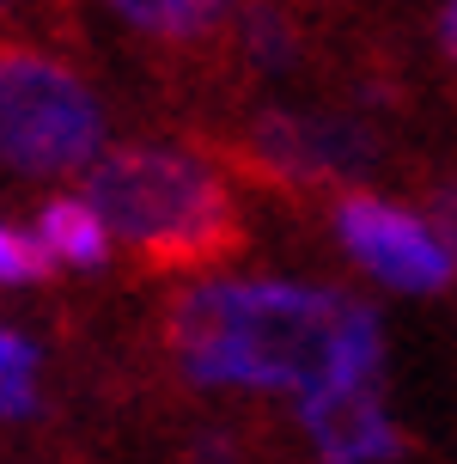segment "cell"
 <instances>
[{"instance_id":"52a82bcc","label":"cell","mask_w":457,"mask_h":464,"mask_svg":"<svg viewBox=\"0 0 457 464\" xmlns=\"http://www.w3.org/2000/svg\"><path fill=\"white\" fill-rule=\"evenodd\" d=\"M31 232H37V245H43V256L55 263V269H73V276H91V269H104L110 263V227H104V214L91 208L86 196H49L43 208H37V220H31Z\"/></svg>"},{"instance_id":"7a4b0ae2","label":"cell","mask_w":457,"mask_h":464,"mask_svg":"<svg viewBox=\"0 0 457 464\" xmlns=\"http://www.w3.org/2000/svg\"><path fill=\"white\" fill-rule=\"evenodd\" d=\"M86 196L104 214L110 238L165 269H207L238 245V202L220 165L165 147V140H129L110 147L86 171Z\"/></svg>"},{"instance_id":"3957f363","label":"cell","mask_w":457,"mask_h":464,"mask_svg":"<svg viewBox=\"0 0 457 464\" xmlns=\"http://www.w3.org/2000/svg\"><path fill=\"white\" fill-rule=\"evenodd\" d=\"M104 104L86 73L43 49L0 44V171L13 178H86L110 147Z\"/></svg>"},{"instance_id":"9a60e30c","label":"cell","mask_w":457,"mask_h":464,"mask_svg":"<svg viewBox=\"0 0 457 464\" xmlns=\"http://www.w3.org/2000/svg\"><path fill=\"white\" fill-rule=\"evenodd\" d=\"M24 0H0V19H13V13H19Z\"/></svg>"},{"instance_id":"9c48e42d","label":"cell","mask_w":457,"mask_h":464,"mask_svg":"<svg viewBox=\"0 0 457 464\" xmlns=\"http://www.w3.org/2000/svg\"><path fill=\"white\" fill-rule=\"evenodd\" d=\"M238 49L256 73H287L299 62V31L274 0H251L238 6Z\"/></svg>"},{"instance_id":"5b68a950","label":"cell","mask_w":457,"mask_h":464,"mask_svg":"<svg viewBox=\"0 0 457 464\" xmlns=\"http://www.w3.org/2000/svg\"><path fill=\"white\" fill-rule=\"evenodd\" d=\"M244 153L281 184H342L378 160V140L360 116L262 111L244 129Z\"/></svg>"},{"instance_id":"30bf717a","label":"cell","mask_w":457,"mask_h":464,"mask_svg":"<svg viewBox=\"0 0 457 464\" xmlns=\"http://www.w3.org/2000/svg\"><path fill=\"white\" fill-rule=\"evenodd\" d=\"M37 416V343L0 324V421Z\"/></svg>"},{"instance_id":"8992f818","label":"cell","mask_w":457,"mask_h":464,"mask_svg":"<svg viewBox=\"0 0 457 464\" xmlns=\"http://www.w3.org/2000/svg\"><path fill=\"white\" fill-rule=\"evenodd\" d=\"M311 459L318 464H403L409 459V434L390 416L385 385L378 392H348V397H318L293 410Z\"/></svg>"},{"instance_id":"7c38bea8","label":"cell","mask_w":457,"mask_h":464,"mask_svg":"<svg viewBox=\"0 0 457 464\" xmlns=\"http://www.w3.org/2000/svg\"><path fill=\"white\" fill-rule=\"evenodd\" d=\"M189 464H238V446H232V434H202L189 446Z\"/></svg>"},{"instance_id":"8fae6325","label":"cell","mask_w":457,"mask_h":464,"mask_svg":"<svg viewBox=\"0 0 457 464\" xmlns=\"http://www.w3.org/2000/svg\"><path fill=\"white\" fill-rule=\"evenodd\" d=\"M55 276V263L43 256L37 232L0 220V287H37V281Z\"/></svg>"},{"instance_id":"5bb4252c","label":"cell","mask_w":457,"mask_h":464,"mask_svg":"<svg viewBox=\"0 0 457 464\" xmlns=\"http://www.w3.org/2000/svg\"><path fill=\"white\" fill-rule=\"evenodd\" d=\"M439 49H445V62L457 68V0L439 6Z\"/></svg>"},{"instance_id":"4fadbf2b","label":"cell","mask_w":457,"mask_h":464,"mask_svg":"<svg viewBox=\"0 0 457 464\" xmlns=\"http://www.w3.org/2000/svg\"><path fill=\"white\" fill-rule=\"evenodd\" d=\"M427 214H433V227L445 232V245H452V251H457V184L433 189V208H427Z\"/></svg>"},{"instance_id":"ba28073f","label":"cell","mask_w":457,"mask_h":464,"mask_svg":"<svg viewBox=\"0 0 457 464\" xmlns=\"http://www.w3.org/2000/svg\"><path fill=\"white\" fill-rule=\"evenodd\" d=\"M104 6H110L129 31L159 37V44H195V37H214V31L238 13V0H104Z\"/></svg>"},{"instance_id":"277c9868","label":"cell","mask_w":457,"mask_h":464,"mask_svg":"<svg viewBox=\"0 0 457 464\" xmlns=\"http://www.w3.org/2000/svg\"><path fill=\"white\" fill-rule=\"evenodd\" d=\"M329 232L366 281L390 294H445L457 281V251L427 208H409L378 189H342L329 208Z\"/></svg>"},{"instance_id":"6da1fadb","label":"cell","mask_w":457,"mask_h":464,"mask_svg":"<svg viewBox=\"0 0 457 464\" xmlns=\"http://www.w3.org/2000/svg\"><path fill=\"white\" fill-rule=\"evenodd\" d=\"M165 348L195 392L287 397L293 410L385 385L378 312L348 287L287 276L189 281L171 300Z\"/></svg>"}]
</instances>
